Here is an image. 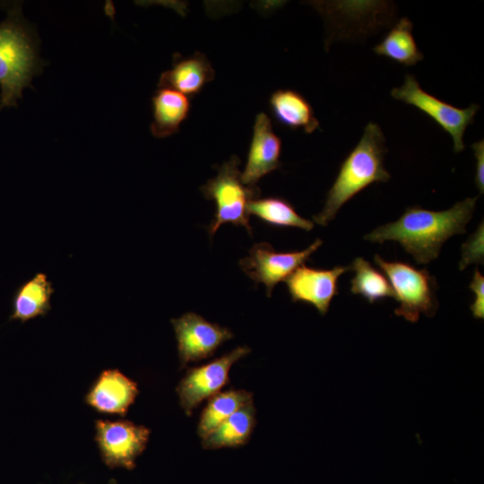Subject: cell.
Masks as SVG:
<instances>
[{
	"instance_id": "1",
	"label": "cell",
	"mask_w": 484,
	"mask_h": 484,
	"mask_svg": "<svg viewBox=\"0 0 484 484\" xmlns=\"http://www.w3.org/2000/svg\"><path fill=\"white\" fill-rule=\"evenodd\" d=\"M477 200L478 197H468L439 212L420 206L407 207L397 220L377 227L364 239L381 244L398 242L417 264H428L438 257L447 239L465 233Z\"/></svg>"
},
{
	"instance_id": "2",
	"label": "cell",
	"mask_w": 484,
	"mask_h": 484,
	"mask_svg": "<svg viewBox=\"0 0 484 484\" xmlns=\"http://www.w3.org/2000/svg\"><path fill=\"white\" fill-rule=\"evenodd\" d=\"M7 16L0 23V110L17 107L25 88L40 74L46 61L39 56V39L23 17L22 4H8Z\"/></svg>"
},
{
	"instance_id": "3",
	"label": "cell",
	"mask_w": 484,
	"mask_h": 484,
	"mask_svg": "<svg viewBox=\"0 0 484 484\" xmlns=\"http://www.w3.org/2000/svg\"><path fill=\"white\" fill-rule=\"evenodd\" d=\"M387 149L380 126L369 122L352 151L341 164L337 177L329 189L324 208L313 216L314 221L325 227L339 210L357 194L376 182H387L391 175L384 165Z\"/></svg>"
},
{
	"instance_id": "4",
	"label": "cell",
	"mask_w": 484,
	"mask_h": 484,
	"mask_svg": "<svg viewBox=\"0 0 484 484\" xmlns=\"http://www.w3.org/2000/svg\"><path fill=\"white\" fill-rule=\"evenodd\" d=\"M239 164V159L233 155L219 168L217 176L201 187L205 198L213 200L216 205L214 217L207 228L211 237L228 222L245 227L252 234L247 206L250 201L258 198L260 189L242 182Z\"/></svg>"
},
{
	"instance_id": "5",
	"label": "cell",
	"mask_w": 484,
	"mask_h": 484,
	"mask_svg": "<svg viewBox=\"0 0 484 484\" xmlns=\"http://www.w3.org/2000/svg\"><path fill=\"white\" fill-rule=\"evenodd\" d=\"M375 263L387 276L399 307L394 314L415 323L420 314L432 316L438 307L437 284L427 269H417L401 261H385L376 255Z\"/></svg>"
},
{
	"instance_id": "6",
	"label": "cell",
	"mask_w": 484,
	"mask_h": 484,
	"mask_svg": "<svg viewBox=\"0 0 484 484\" xmlns=\"http://www.w3.org/2000/svg\"><path fill=\"white\" fill-rule=\"evenodd\" d=\"M391 95L429 116L450 134L455 152L464 149L463 134L466 128L474 122V117L480 109L478 104H471L466 108L454 107L422 90L412 74L405 76L401 87L392 89Z\"/></svg>"
},
{
	"instance_id": "7",
	"label": "cell",
	"mask_w": 484,
	"mask_h": 484,
	"mask_svg": "<svg viewBox=\"0 0 484 484\" xmlns=\"http://www.w3.org/2000/svg\"><path fill=\"white\" fill-rule=\"evenodd\" d=\"M150 435V428L130 420H95V442L102 462L110 469H134Z\"/></svg>"
},
{
	"instance_id": "8",
	"label": "cell",
	"mask_w": 484,
	"mask_h": 484,
	"mask_svg": "<svg viewBox=\"0 0 484 484\" xmlns=\"http://www.w3.org/2000/svg\"><path fill=\"white\" fill-rule=\"evenodd\" d=\"M250 352L247 346H238L204 365L190 367L177 385L179 404L187 416L205 400H209L229 383V370Z\"/></svg>"
},
{
	"instance_id": "9",
	"label": "cell",
	"mask_w": 484,
	"mask_h": 484,
	"mask_svg": "<svg viewBox=\"0 0 484 484\" xmlns=\"http://www.w3.org/2000/svg\"><path fill=\"white\" fill-rule=\"evenodd\" d=\"M322 244L317 238L302 251L276 252L269 243H257L251 247L249 255L239 261V265L256 284H264L267 296L271 297L274 286L305 264Z\"/></svg>"
},
{
	"instance_id": "10",
	"label": "cell",
	"mask_w": 484,
	"mask_h": 484,
	"mask_svg": "<svg viewBox=\"0 0 484 484\" xmlns=\"http://www.w3.org/2000/svg\"><path fill=\"white\" fill-rule=\"evenodd\" d=\"M170 322L175 331L181 367L212 357L223 342L234 336L229 328L211 323L194 312L186 313Z\"/></svg>"
},
{
	"instance_id": "11",
	"label": "cell",
	"mask_w": 484,
	"mask_h": 484,
	"mask_svg": "<svg viewBox=\"0 0 484 484\" xmlns=\"http://www.w3.org/2000/svg\"><path fill=\"white\" fill-rule=\"evenodd\" d=\"M350 266L317 269L299 266L286 280V286L293 302L312 305L321 315H325L333 298L338 295V280Z\"/></svg>"
},
{
	"instance_id": "12",
	"label": "cell",
	"mask_w": 484,
	"mask_h": 484,
	"mask_svg": "<svg viewBox=\"0 0 484 484\" xmlns=\"http://www.w3.org/2000/svg\"><path fill=\"white\" fill-rule=\"evenodd\" d=\"M139 394L137 384L118 369L102 370L85 394V403L100 414L124 417Z\"/></svg>"
},
{
	"instance_id": "13",
	"label": "cell",
	"mask_w": 484,
	"mask_h": 484,
	"mask_svg": "<svg viewBox=\"0 0 484 484\" xmlns=\"http://www.w3.org/2000/svg\"><path fill=\"white\" fill-rule=\"evenodd\" d=\"M281 151V141L273 132L269 117L259 113L253 127L246 164L241 172L242 182L248 186H256L263 177L280 167Z\"/></svg>"
},
{
	"instance_id": "14",
	"label": "cell",
	"mask_w": 484,
	"mask_h": 484,
	"mask_svg": "<svg viewBox=\"0 0 484 484\" xmlns=\"http://www.w3.org/2000/svg\"><path fill=\"white\" fill-rule=\"evenodd\" d=\"M213 78L211 63L203 54L197 52L189 57L174 60L172 67L161 73L158 86L193 96Z\"/></svg>"
},
{
	"instance_id": "15",
	"label": "cell",
	"mask_w": 484,
	"mask_h": 484,
	"mask_svg": "<svg viewBox=\"0 0 484 484\" xmlns=\"http://www.w3.org/2000/svg\"><path fill=\"white\" fill-rule=\"evenodd\" d=\"M151 100V134L155 138L162 139L178 132L179 125L187 117L190 110L187 96L171 89L159 88Z\"/></svg>"
},
{
	"instance_id": "16",
	"label": "cell",
	"mask_w": 484,
	"mask_h": 484,
	"mask_svg": "<svg viewBox=\"0 0 484 484\" xmlns=\"http://www.w3.org/2000/svg\"><path fill=\"white\" fill-rule=\"evenodd\" d=\"M53 293V284L48 276L42 272L36 273L16 290L10 319L24 323L46 315L51 308Z\"/></svg>"
},
{
	"instance_id": "17",
	"label": "cell",
	"mask_w": 484,
	"mask_h": 484,
	"mask_svg": "<svg viewBox=\"0 0 484 484\" xmlns=\"http://www.w3.org/2000/svg\"><path fill=\"white\" fill-rule=\"evenodd\" d=\"M270 107L276 120L290 129H302L312 134L319 128L314 109L299 92L285 89L274 91L270 98Z\"/></svg>"
},
{
	"instance_id": "18",
	"label": "cell",
	"mask_w": 484,
	"mask_h": 484,
	"mask_svg": "<svg viewBox=\"0 0 484 484\" xmlns=\"http://www.w3.org/2000/svg\"><path fill=\"white\" fill-rule=\"evenodd\" d=\"M255 413L253 402L243 406L202 439L203 447L215 450L246 445L256 424Z\"/></svg>"
},
{
	"instance_id": "19",
	"label": "cell",
	"mask_w": 484,
	"mask_h": 484,
	"mask_svg": "<svg viewBox=\"0 0 484 484\" xmlns=\"http://www.w3.org/2000/svg\"><path fill=\"white\" fill-rule=\"evenodd\" d=\"M413 24L408 18L400 19L373 48L376 55L398 64L411 66L424 58L412 34Z\"/></svg>"
},
{
	"instance_id": "20",
	"label": "cell",
	"mask_w": 484,
	"mask_h": 484,
	"mask_svg": "<svg viewBox=\"0 0 484 484\" xmlns=\"http://www.w3.org/2000/svg\"><path fill=\"white\" fill-rule=\"evenodd\" d=\"M251 402L253 393L244 389H229L211 397L199 419L198 436L204 438L234 412Z\"/></svg>"
},
{
	"instance_id": "21",
	"label": "cell",
	"mask_w": 484,
	"mask_h": 484,
	"mask_svg": "<svg viewBox=\"0 0 484 484\" xmlns=\"http://www.w3.org/2000/svg\"><path fill=\"white\" fill-rule=\"evenodd\" d=\"M248 214L275 227L298 228L307 231L314 228V222L298 214L295 208L281 197L255 198L247 206Z\"/></svg>"
},
{
	"instance_id": "22",
	"label": "cell",
	"mask_w": 484,
	"mask_h": 484,
	"mask_svg": "<svg viewBox=\"0 0 484 484\" xmlns=\"http://www.w3.org/2000/svg\"><path fill=\"white\" fill-rule=\"evenodd\" d=\"M350 269L354 272L350 281L351 293L362 296L369 303L385 298H394L393 290L387 278L368 261L357 257L351 263Z\"/></svg>"
},
{
	"instance_id": "23",
	"label": "cell",
	"mask_w": 484,
	"mask_h": 484,
	"mask_svg": "<svg viewBox=\"0 0 484 484\" xmlns=\"http://www.w3.org/2000/svg\"><path fill=\"white\" fill-rule=\"evenodd\" d=\"M483 221L477 230L462 246V259L460 261V270H463L471 264H483Z\"/></svg>"
},
{
	"instance_id": "24",
	"label": "cell",
	"mask_w": 484,
	"mask_h": 484,
	"mask_svg": "<svg viewBox=\"0 0 484 484\" xmlns=\"http://www.w3.org/2000/svg\"><path fill=\"white\" fill-rule=\"evenodd\" d=\"M471 290L474 293L475 298L471 305L472 315L476 319H483L484 317V277L475 270L472 280L469 285Z\"/></svg>"
},
{
	"instance_id": "25",
	"label": "cell",
	"mask_w": 484,
	"mask_h": 484,
	"mask_svg": "<svg viewBox=\"0 0 484 484\" xmlns=\"http://www.w3.org/2000/svg\"><path fill=\"white\" fill-rule=\"evenodd\" d=\"M476 158L475 185L480 194L484 192V141L480 140L471 144Z\"/></svg>"
},
{
	"instance_id": "26",
	"label": "cell",
	"mask_w": 484,
	"mask_h": 484,
	"mask_svg": "<svg viewBox=\"0 0 484 484\" xmlns=\"http://www.w3.org/2000/svg\"><path fill=\"white\" fill-rule=\"evenodd\" d=\"M108 484H117V483L114 479H112L109 480Z\"/></svg>"
}]
</instances>
